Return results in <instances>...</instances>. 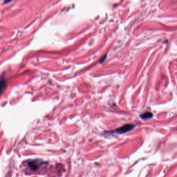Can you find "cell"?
Here are the masks:
<instances>
[{"instance_id": "2", "label": "cell", "mask_w": 177, "mask_h": 177, "mask_svg": "<svg viewBox=\"0 0 177 177\" xmlns=\"http://www.w3.org/2000/svg\"><path fill=\"white\" fill-rule=\"evenodd\" d=\"M6 86L7 83L6 81H5L4 77L2 76L1 78H0V95H1L2 93L3 92V91L5 90V88H6Z\"/></svg>"}, {"instance_id": "4", "label": "cell", "mask_w": 177, "mask_h": 177, "mask_svg": "<svg viewBox=\"0 0 177 177\" xmlns=\"http://www.w3.org/2000/svg\"><path fill=\"white\" fill-rule=\"evenodd\" d=\"M152 117H153V114L150 112H146L145 113H144L140 115V117L142 119H144V120L150 118Z\"/></svg>"}, {"instance_id": "5", "label": "cell", "mask_w": 177, "mask_h": 177, "mask_svg": "<svg viewBox=\"0 0 177 177\" xmlns=\"http://www.w3.org/2000/svg\"><path fill=\"white\" fill-rule=\"evenodd\" d=\"M106 57H107V55H104V56L103 57H102L101 59L99 60V62H100V63H103V62H104V61L106 60Z\"/></svg>"}, {"instance_id": "1", "label": "cell", "mask_w": 177, "mask_h": 177, "mask_svg": "<svg viewBox=\"0 0 177 177\" xmlns=\"http://www.w3.org/2000/svg\"><path fill=\"white\" fill-rule=\"evenodd\" d=\"M135 127V125L132 124H126V125L121 126L120 128L116 129L114 131V132H117L119 134H123L131 130Z\"/></svg>"}, {"instance_id": "3", "label": "cell", "mask_w": 177, "mask_h": 177, "mask_svg": "<svg viewBox=\"0 0 177 177\" xmlns=\"http://www.w3.org/2000/svg\"><path fill=\"white\" fill-rule=\"evenodd\" d=\"M40 165L41 164H38L36 161H31L28 163V166L31 169V170L34 171L37 170L38 167H39V165Z\"/></svg>"}]
</instances>
